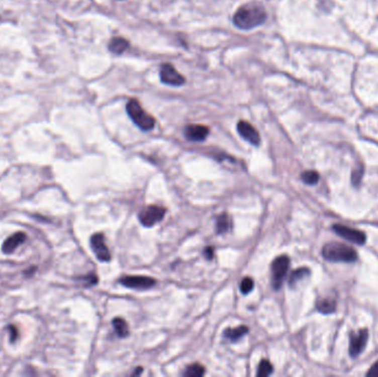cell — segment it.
<instances>
[{
	"mask_svg": "<svg viewBox=\"0 0 378 377\" xmlns=\"http://www.w3.org/2000/svg\"><path fill=\"white\" fill-rule=\"evenodd\" d=\"M266 19V13L263 6L255 3H249L239 7L233 15V25L238 29L250 30L262 25Z\"/></svg>",
	"mask_w": 378,
	"mask_h": 377,
	"instance_id": "cell-1",
	"label": "cell"
},
{
	"mask_svg": "<svg viewBox=\"0 0 378 377\" xmlns=\"http://www.w3.org/2000/svg\"><path fill=\"white\" fill-rule=\"evenodd\" d=\"M322 254L332 262H354L357 260L356 250L341 242L326 243L322 249Z\"/></svg>",
	"mask_w": 378,
	"mask_h": 377,
	"instance_id": "cell-2",
	"label": "cell"
},
{
	"mask_svg": "<svg viewBox=\"0 0 378 377\" xmlns=\"http://www.w3.org/2000/svg\"><path fill=\"white\" fill-rule=\"evenodd\" d=\"M126 112L131 120L140 127L142 131H151L155 126V119L142 108L141 103L135 99L130 100L126 104Z\"/></svg>",
	"mask_w": 378,
	"mask_h": 377,
	"instance_id": "cell-3",
	"label": "cell"
},
{
	"mask_svg": "<svg viewBox=\"0 0 378 377\" xmlns=\"http://www.w3.org/2000/svg\"><path fill=\"white\" fill-rule=\"evenodd\" d=\"M289 267H290V259H289L288 256L277 257L272 262V285H273L275 290L279 289L283 284V281H285Z\"/></svg>",
	"mask_w": 378,
	"mask_h": 377,
	"instance_id": "cell-4",
	"label": "cell"
},
{
	"mask_svg": "<svg viewBox=\"0 0 378 377\" xmlns=\"http://www.w3.org/2000/svg\"><path fill=\"white\" fill-rule=\"evenodd\" d=\"M166 209L159 206H148L142 209L138 214V219L141 224L145 227H153L158 224L165 217Z\"/></svg>",
	"mask_w": 378,
	"mask_h": 377,
	"instance_id": "cell-5",
	"label": "cell"
},
{
	"mask_svg": "<svg viewBox=\"0 0 378 377\" xmlns=\"http://www.w3.org/2000/svg\"><path fill=\"white\" fill-rule=\"evenodd\" d=\"M160 81L165 84L171 86H180L185 84L186 79L185 76L180 74L178 71L175 69V66L170 63H164L160 68L159 72Z\"/></svg>",
	"mask_w": 378,
	"mask_h": 377,
	"instance_id": "cell-6",
	"label": "cell"
},
{
	"mask_svg": "<svg viewBox=\"0 0 378 377\" xmlns=\"http://www.w3.org/2000/svg\"><path fill=\"white\" fill-rule=\"evenodd\" d=\"M332 229L338 236H341L344 239H346L348 241H351L353 243H356V245H364L366 242V236L363 231L357 230L351 228L348 226H344V225H333Z\"/></svg>",
	"mask_w": 378,
	"mask_h": 377,
	"instance_id": "cell-7",
	"label": "cell"
},
{
	"mask_svg": "<svg viewBox=\"0 0 378 377\" xmlns=\"http://www.w3.org/2000/svg\"><path fill=\"white\" fill-rule=\"evenodd\" d=\"M367 341L368 331L366 329L359 330L357 333H352L349 336V355L352 357H357L364 351Z\"/></svg>",
	"mask_w": 378,
	"mask_h": 377,
	"instance_id": "cell-8",
	"label": "cell"
},
{
	"mask_svg": "<svg viewBox=\"0 0 378 377\" xmlns=\"http://www.w3.org/2000/svg\"><path fill=\"white\" fill-rule=\"evenodd\" d=\"M121 285H123L124 287L131 288V289H138V290H144V289H149L153 286L156 285V281L153 278H149V276H144V275H127L122 278L120 280Z\"/></svg>",
	"mask_w": 378,
	"mask_h": 377,
	"instance_id": "cell-9",
	"label": "cell"
},
{
	"mask_svg": "<svg viewBox=\"0 0 378 377\" xmlns=\"http://www.w3.org/2000/svg\"><path fill=\"white\" fill-rule=\"evenodd\" d=\"M91 248L96 253L100 261L108 262L111 260V253L109 248L105 245V239L102 234H96L91 238Z\"/></svg>",
	"mask_w": 378,
	"mask_h": 377,
	"instance_id": "cell-10",
	"label": "cell"
},
{
	"mask_svg": "<svg viewBox=\"0 0 378 377\" xmlns=\"http://www.w3.org/2000/svg\"><path fill=\"white\" fill-rule=\"evenodd\" d=\"M238 133L243 137L247 142L253 144V145L258 146L261 142V137L258 131L249 123L247 121H239L237 124Z\"/></svg>",
	"mask_w": 378,
	"mask_h": 377,
	"instance_id": "cell-11",
	"label": "cell"
},
{
	"mask_svg": "<svg viewBox=\"0 0 378 377\" xmlns=\"http://www.w3.org/2000/svg\"><path fill=\"white\" fill-rule=\"evenodd\" d=\"M185 136L188 141L203 142L209 134V129L202 124H189L185 127Z\"/></svg>",
	"mask_w": 378,
	"mask_h": 377,
	"instance_id": "cell-12",
	"label": "cell"
},
{
	"mask_svg": "<svg viewBox=\"0 0 378 377\" xmlns=\"http://www.w3.org/2000/svg\"><path fill=\"white\" fill-rule=\"evenodd\" d=\"M26 240V234L24 232H16L13 236L7 238L3 243V251L5 253H13L22 242Z\"/></svg>",
	"mask_w": 378,
	"mask_h": 377,
	"instance_id": "cell-13",
	"label": "cell"
},
{
	"mask_svg": "<svg viewBox=\"0 0 378 377\" xmlns=\"http://www.w3.org/2000/svg\"><path fill=\"white\" fill-rule=\"evenodd\" d=\"M130 47V42L123 37H113L109 42V50L114 54H122Z\"/></svg>",
	"mask_w": 378,
	"mask_h": 377,
	"instance_id": "cell-14",
	"label": "cell"
},
{
	"mask_svg": "<svg viewBox=\"0 0 378 377\" xmlns=\"http://www.w3.org/2000/svg\"><path fill=\"white\" fill-rule=\"evenodd\" d=\"M316 308L319 311L323 314H330L333 313L336 310V301L332 298L322 299L318 303H316Z\"/></svg>",
	"mask_w": 378,
	"mask_h": 377,
	"instance_id": "cell-15",
	"label": "cell"
},
{
	"mask_svg": "<svg viewBox=\"0 0 378 377\" xmlns=\"http://www.w3.org/2000/svg\"><path fill=\"white\" fill-rule=\"evenodd\" d=\"M248 328L247 326H239V328L236 329H228L225 331V336L228 340L230 341H238L239 339H241L242 336L246 335L248 333Z\"/></svg>",
	"mask_w": 378,
	"mask_h": 377,
	"instance_id": "cell-16",
	"label": "cell"
},
{
	"mask_svg": "<svg viewBox=\"0 0 378 377\" xmlns=\"http://www.w3.org/2000/svg\"><path fill=\"white\" fill-rule=\"evenodd\" d=\"M231 228V220L230 217L227 214L220 215L217 219V232L218 234H226V232Z\"/></svg>",
	"mask_w": 378,
	"mask_h": 377,
	"instance_id": "cell-17",
	"label": "cell"
},
{
	"mask_svg": "<svg viewBox=\"0 0 378 377\" xmlns=\"http://www.w3.org/2000/svg\"><path fill=\"white\" fill-rule=\"evenodd\" d=\"M113 326L114 330L120 337H126L129 335V326L123 319L116 318L113 320Z\"/></svg>",
	"mask_w": 378,
	"mask_h": 377,
	"instance_id": "cell-18",
	"label": "cell"
},
{
	"mask_svg": "<svg viewBox=\"0 0 378 377\" xmlns=\"http://www.w3.org/2000/svg\"><path fill=\"white\" fill-rule=\"evenodd\" d=\"M310 275V269L308 268H300L297 269L296 271H293L292 274L290 275V280H289V284H290L291 287L296 286L299 281H301L305 276Z\"/></svg>",
	"mask_w": 378,
	"mask_h": 377,
	"instance_id": "cell-19",
	"label": "cell"
},
{
	"mask_svg": "<svg viewBox=\"0 0 378 377\" xmlns=\"http://www.w3.org/2000/svg\"><path fill=\"white\" fill-rule=\"evenodd\" d=\"M301 179L307 185H315L320 179V175L315 170H305L301 175Z\"/></svg>",
	"mask_w": 378,
	"mask_h": 377,
	"instance_id": "cell-20",
	"label": "cell"
},
{
	"mask_svg": "<svg viewBox=\"0 0 378 377\" xmlns=\"http://www.w3.org/2000/svg\"><path fill=\"white\" fill-rule=\"evenodd\" d=\"M205 374V367L200 364H193L191 366H188L186 372L184 373L187 377H200Z\"/></svg>",
	"mask_w": 378,
	"mask_h": 377,
	"instance_id": "cell-21",
	"label": "cell"
},
{
	"mask_svg": "<svg viewBox=\"0 0 378 377\" xmlns=\"http://www.w3.org/2000/svg\"><path fill=\"white\" fill-rule=\"evenodd\" d=\"M272 372H273V367H272L271 363L269 361H266V359L261 361V363L259 364L257 375L260 377H264L270 375Z\"/></svg>",
	"mask_w": 378,
	"mask_h": 377,
	"instance_id": "cell-22",
	"label": "cell"
},
{
	"mask_svg": "<svg viewBox=\"0 0 378 377\" xmlns=\"http://www.w3.org/2000/svg\"><path fill=\"white\" fill-rule=\"evenodd\" d=\"M253 287H254L253 280L251 278H248V276H247V278H243L242 281H241L240 290H241V292L243 293V295H248V293H250V292L252 291Z\"/></svg>",
	"mask_w": 378,
	"mask_h": 377,
	"instance_id": "cell-23",
	"label": "cell"
},
{
	"mask_svg": "<svg viewBox=\"0 0 378 377\" xmlns=\"http://www.w3.org/2000/svg\"><path fill=\"white\" fill-rule=\"evenodd\" d=\"M363 178V169L362 167H359L357 169H354L352 171V184L354 186H358L360 180Z\"/></svg>",
	"mask_w": 378,
	"mask_h": 377,
	"instance_id": "cell-24",
	"label": "cell"
},
{
	"mask_svg": "<svg viewBox=\"0 0 378 377\" xmlns=\"http://www.w3.org/2000/svg\"><path fill=\"white\" fill-rule=\"evenodd\" d=\"M8 330L10 332V342L15 343V341L18 339V330H17V328L14 325H10Z\"/></svg>",
	"mask_w": 378,
	"mask_h": 377,
	"instance_id": "cell-25",
	"label": "cell"
},
{
	"mask_svg": "<svg viewBox=\"0 0 378 377\" xmlns=\"http://www.w3.org/2000/svg\"><path fill=\"white\" fill-rule=\"evenodd\" d=\"M366 376H370V377H378V362H376L373 366L369 368V370L366 373Z\"/></svg>",
	"mask_w": 378,
	"mask_h": 377,
	"instance_id": "cell-26",
	"label": "cell"
},
{
	"mask_svg": "<svg viewBox=\"0 0 378 377\" xmlns=\"http://www.w3.org/2000/svg\"><path fill=\"white\" fill-rule=\"evenodd\" d=\"M205 257L207 258V259H209V260L213 259L214 258V249L211 248V247L206 248L205 249Z\"/></svg>",
	"mask_w": 378,
	"mask_h": 377,
	"instance_id": "cell-27",
	"label": "cell"
},
{
	"mask_svg": "<svg viewBox=\"0 0 378 377\" xmlns=\"http://www.w3.org/2000/svg\"><path fill=\"white\" fill-rule=\"evenodd\" d=\"M35 270H36V267H31L30 269H28V270L25 271V274L26 275H31V274H33V272H35Z\"/></svg>",
	"mask_w": 378,
	"mask_h": 377,
	"instance_id": "cell-28",
	"label": "cell"
},
{
	"mask_svg": "<svg viewBox=\"0 0 378 377\" xmlns=\"http://www.w3.org/2000/svg\"><path fill=\"white\" fill-rule=\"evenodd\" d=\"M142 367H138L137 369H135V372L134 373H133V375H140L141 373H142Z\"/></svg>",
	"mask_w": 378,
	"mask_h": 377,
	"instance_id": "cell-29",
	"label": "cell"
}]
</instances>
